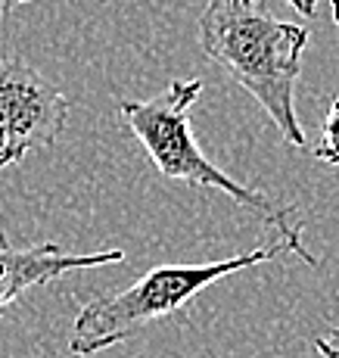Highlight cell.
<instances>
[{
	"label": "cell",
	"instance_id": "9c48e42d",
	"mask_svg": "<svg viewBox=\"0 0 339 358\" xmlns=\"http://www.w3.org/2000/svg\"><path fill=\"white\" fill-rule=\"evenodd\" d=\"M330 10H333V22H336V29H339V0H330Z\"/></svg>",
	"mask_w": 339,
	"mask_h": 358
},
{
	"label": "cell",
	"instance_id": "6da1fadb",
	"mask_svg": "<svg viewBox=\"0 0 339 358\" xmlns=\"http://www.w3.org/2000/svg\"><path fill=\"white\" fill-rule=\"evenodd\" d=\"M311 31L283 22L261 0H205L199 13V47L231 81L259 103L289 147L308 137L296 113V85Z\"/></svg>",
	"mask_w": 339,
	"mask_h": 358
},
{
	"label": "cell",
	"instance_id": "8992f818",
	"mask_svg": "<svg viewBox=\"0 0 339 358\" xmlns=\"http://www.w3.org/2000/svg\"><path fill=\"white\" fill-rule=\"evenodd\" d=\"M315 159L339 169V94L333 97V103H330L327 115H324L321 141L315 143Z\"/></svg>",
	"mask_w": 339,
	"mask_h": 358
},
{
	"label": "cell",
	"instance_id": "277c9868",
	"mask_svg": "<svg viewBox=\"0 0 339 358\" xmlns=\"http://www.w3.org/2000/svg\"><path fill=\"white\" fill-rule=\"evenodd\" d=\"M72 103L53 81L19 57H0V171L29 153L50 150L68 122Z\"/></svg>",
	"mask_w": 339,
	"mask_h": 358
},
{
	"label": "cell",
	"instance_id": "5b68a950",
	"mask_svg": "<svg viewBox=\"0 0 339 358\" xmlns=\"http://www.w3.org/2000/svg\"><path fill=\"white\" fill-rule=\"evenodd\" d=\"M124 250H100V252H68L66 246L44 240V243L16 246L0 231V318L10 306H16L29 290L44 287L50 280L66 278L68 271H85V268L122 265Z\"/></svg>",
	"mask_w": 339,
	"mask_h": 358
},
{
	"label": "cell",
	"instance_id": "ba28073f",
	"mask_svg": "<svg viewBox=\"0 0 339 358\" xmlns=\"http://www.w3.org/2000/svg\"><path fill=\"white\" fill-rule=\"evenodd\" d=\"M293 10H299L302 16H315V6H317V0H287Z\"/></svg>",
	"mask_w": 339,
	"mask_h": 358
},
{
	"label": "cell",
	"instance_id": "30bf717a",
	"mask_svg": "<svg viewBox=\"0 0 339 358\" xmlns=\"http://www.w3.org/2000/svg\"><path fill=\"white\" fill-rule=\"evenodd\" d=\"M13 3H31V0H6V3H3V10L10 13V6H13Z\"/></svg>",
	"mask_w": 339,
	"mask_h": 358
},
{
	"label": "cell",
	"instance_id": "7a4b0ae2",
	"mask_svg": "<svg viewBox=\"0 0 339 358\" xmlns=\"http://www.w3.org/2000/svg\"><path fill=\"white\" fill-rule=\"evenodd\" d=\"M287 252L299 256L305 265H317L315 252H308L302 240H289L277 234V240H271V243L237 252V256L221 259V262H190V265L150 268L147 274H140L124 290L94 296V299H87L78 308V315L72 321V334H68V352L75 358H94L103 349L140 334L153 321L178 315L215 280L243 271V268L274 262L277 256H287Z\"/></svg>",
	"mask_w": 339,
	"mask_h": 358
},
{
	"label": "cell",
	"instance_id": "3957f363",
	"mask_svg": "<svg viewBox=\"0 0 339 358\" xmlns=\"http://www.w3.org/2000/svg\"><path fill=\"white\" fill-rule=\"evenodd\" d=\"M199 94H203L199 78L171 81L162 94L150 100H122L119 122L137 137V143L147 150V156L165 178L184 181L190 187H215L224 196H231L233 203L249 209L252 215H259L280 237L302 240V228L289 224L293 206H280L268 194L231 178L199 150L190 128V109L199 100Z\"/></svg>",
	"mask_w": 339,
	"mask_h": 358
},
{
	"label": "cell",
	"instance_id": "52a82bcc",
	"mask_svg": "<svg viewBox=\"0 0 339 358\" xmlns=\"http://www.w3.org/2000/svg\"><path fill=\"white\" fill-rule=\"evenodd\" d=\"M315 349L324 358H339V324H333L327 334L315 336Z\"/></svg>",
	"mask_w": 339,
	"mask_h": 358
}]
</instances>
